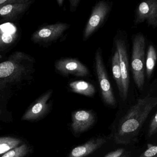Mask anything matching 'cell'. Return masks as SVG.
<instances>
[{
	"mask_svg": "<svg viewBox=\"0 0 157 157\" xmlns=\"http://www.w3.org/2000/svg\"><path fill=\"white\" fill-rule=\"evenodd\" d=\"M157 106V96L148 94L139 98L122 117L114 134L117 144L127 145L138 141L147 121Z\"/></svg>",
	"mask_w": 157,
	"mask_h": 157,
	"instance_id": "cell-1",
	"label": "cell"
},
{
	"mask_svg": "<svg viewBox=\"0 0 157 157\" xmlns=\"http://www.w3.org/2000/svg\"><path fill=\"white\" fill-rule=\"evenodd\" d=\"M132 44L131 65L133 76L136 86L139 90H142L145 82L146 42L144 35H135L133 39Z\"/></svg>",
	"mask_w": 157,
	"mask_h": 157,
	"instance_id": "cell-2",
	"label": "cell"
},
{
	"mask_svg": "<svg viewBox=\"0 0 157 157\" xmlns=\"http://www.w3.org/2000/svg\"><path fill=\"white\" fill-rule=\"evenodd\" d=\"M95 61L96 73L102 99L107 105L114 107L116 105V99L105 69L100 48L97 50L95 53Z\"/></svg>",
	"mask_w": 157,
	"mask_h": 157,
	"instance_id": "cell-3",
	"label": "cell"
},
{
	"mask_svg": "<svg viewBox=\"0 0 157 157\" xmlns=\"http://www.w3.org/2000/svg\"><path fill=\"white\" fill-rule=\"evenodd\" d=\"M110 4L108 1H100L96 4L83 32V39L86 41L100 27L110 11Z\"/></svg>",
	"mask_w": 157,
	"mask_h": 157,
	"instance_id": "cell-4",
	"label": "cell"
},
{
	"mask_svg": "<svg viewBox=\"0 0 157 157\" xmlns=\"http://www.w3.org/2000/svg\"><path fill=\"white\" fill-rule=\"evenodd\" d=\"M70 26V24L59 23L41 27L34 33L32 39L36 42L52 43L60 38Z\"/></svg>",
	"mask_w": 157,
	"mask_h": 157,
	"instance_id": "cell-5",
	"label": "cell"
},
{
	"mask_svg": "<svg viewBox=\"0 0 157 157\" xmlns=\"http://www.w3.org/2000/svg\"><path fill=\"white\" fill-rule=\"evenodd\" d=\"M55 68L57 72L64 76L71 75L85 77L90 75L87 67L74 58H65L58 60L55 62Z\"/></svg>",
	"mask_w": 157,
	"mask_h": 157,
	"instance_id": "cell-6",
	"label": "cell"
},
{
	"mask_svg": "<svg viewBox=\"0 0 157 157\" xmlns=\"http://www.w3.org/2000/svg\"><path fill=\"white\" fill-rule=\"evenodd\" d=\"M147 22L149 26L157 27V0H147L140 3L136 11V25Z\"/></svg>",
	"mask_w": 157,
	"mask_h": 157,
	"instance_id": "cell-7",
	"label": "cell"
},
{
	"mask_svg": "<svg viewBox=\"0 0 157 157\" xmlns=\"http://www.w3.org/2000/svg\"><path fill=\"white\" fill-rule=\"evenodd\" d=\"M115 42L116 50L119 53L122 80L123 95L122 99L124 101L128 96L130 83L128 55L124 41L121 39H117L115 40Z\"/></svg>",
	"mask_w": 157,
	"mask_h": 157,
	"instance_id": "cell-8",
	"label": "cell"
},
{
	"mask_svg": "<svg viewBox=\"0 0 157 157\" xmlns=\"http://www.w3.org/2000/svg\"><path fill=\"white\" fill-rule=\"evenodd\" d=\"M53 93L51 89L43 94L23 115L22 120L35 121L46 115L49 111L48 101Z\"/></svg>",
	"mask_w": 157,
	"mask_h": 157,
	"instance_id": "cell-9",
	"label": "cell"
},
{
	"mask_svg": "<svg viewBox=\"0 0 157 157\" xmlns=\"http://www.w3.org/2000/svg\"><path fill=\"white\" fill-rule=\"evenodd\" d=\"M95 121V116L91 112L77 111L73 113L71 127L75 133H81L88 130Z\"/></svg>",
	"mask_w": 157,
	"mask_h": 157,
	"instance_id": "cell-10",
	"label": "cell"
},
{
	"mask_svg": "<svg viewBox=\"0 0 157 157\" xmlns=\"http://www.w3.org/2000/svg\"><path fill=\"white\" fill-rule=\"evenodd\" d=\"M107 142L103 137L92 139L74 148L68 157H85L94 152Z\"/></svg>",
	"mask_w": 157,
	"mask_h": 157,
	"instance_id": "cell-11",
	"label": "cell"
},
{
	"mask_svg": "<svg viewBox=\"0 0 157 157\" xmlns=\"http://www.w3.org/2000/svg\"><path fill=\"white\" fill-rule=\"evenodd\" d=\"M31 3L29 0H19L13 3L8 4L0 7V16L10 18L25 11Z\"/></svg>",
	"mask_w": 157,
	"mask_h": 157,
	"instance_id": "cell-12",
	"label": "cell"
},
{
	"mask_svg": "<svg viewBox=\"0 0 157 157\" xmlns=\"http://www.w3.org/2000/svg\"><path fill=\"white\" fill-rule=\"evenodd\" d=\"M72 92L88 97H93L96 92L95 87L92 84L83 80L71 82L69 85Z\"/></svg>",
	"mask_w": 157,
	"mask_h": 157,
	"instance_id": "cell-13",
	"label": "cell"
},
{
	"mask_svg": "<svg viewBox=\"0 0 157 157\" xmlns=\"http://www.w3.org/2000/svg\"><path fill=\"white\" fill-rule=\"evenodd\" d=\"M112 72L113 77L119 89L120 96L122 98L123 95L122 80L120 67L119 53L117 50H115L112 58Z\"/></svg>",
	"mask_w": 157,
	"mask_h": 157,
	"instance_id": "cell-14",
	"label": "cell"
},
{
	"mask_svg": "<svg viewBox=\"0 0 157 157\" xmlns=\"http://www.w3.org/2000/svg\"><path fill=\"white\" fill-rule=\"evenodd\" d=\"M157 60V53L155 47L153 45H149L147 49L146 61V71L147 76L148 78L151 77Z\"/></svg>",
	"mask_w": 157,
	"mask_h": 157,
	"instance_id": "cell-15",
	"label": "cell"
},
{
	"mask_svg": "<svg viewBox=\"0 0 157 157\" xmlns=\"http://www.w3.org/2000/svg\"><path fill=\"white\" fill-rule=\"evenodd\" d=\"M21 143L20 140L14 137H0V155L16 148Z\"/></svg>",
	"mask_w": 157,
	"mask_h": 157,
	"instance_id": "cell-16",
	"label": "cell"
},
{
	"mask_svg": "<svg viewBox=\"0 0 157 157\" xmlns=\"http://www.w3.org/2000/svg\"><path fill=\"white\" fill-rule=\"evenodd\" d=\"M157 135V110L150 119L146 131L145 138L149 140Z\"/></svg>",
	"mask_w": 157,
	"mask_h": 157,
	"instance_id": "cell-17",
	"label": "cell"
},
{
	"mask_svg": "<svg viewBox=\"0 0 157 157\" xmlns=\"http://www.w3.org/2000/svg\"><path fill=\"white\" fill-rule=\"evenodd\" d=\"M29 151L28 146L23 144L8 151L1 157H24L28 154Z\"/></svg>",
	"mask_w": 157,
	"mask_h": 157,
	"instance_id": "cell-18",
	"label": "cell"
},
{
	"mask_svg": "<svg viewBox=\"0 0 157 157\" xmlns=\"http://www.w3.org/2000/svg\"><path fill=\"white\" fill-rule=\"evenodd\" d=\"M15 65L10 61H6L0 63V78L7 77L14 72Z\"/></svg>",
	"mask_w": 157,
	"mask_h": 157,
	"instance_id": "cell-19",
	"label": "cell"
},
{
	"mask_svg": "<svg viewBox=\"0 0 157 157\" xmlns=\"http://www.w3.org/2000/svg\"><path fill=\"white\" fill-rule=\"evenodd\" d=\"M138 157H157V145L148 144L147 148Z\"/></svg>",
	"mask_w": 157,
	"mask_h": 157,
	"instance_id": "cell-20",
	"label": "cell"
},
{
	"mask_svg": "<svg viewBox=\"0 0 157 157\" xmlns=\"http://www.w3.org/2000/svg\"><path fill=\"white\" fill-rule=\"evenodd\" d=\"M0 30L3 33L13 36L16 32L17 29L13 24L6 23L0 25Z\"/></svg>",
	"mask_w": 157,
	"mask_h": 157,
	"instance_id": "cell-21",
	"label": "cell"
},
{
	"mask_svg": "<svg viewBox=\"0 0 157 157\" xmlns=\"http://www.w3.org/2000/svg\"><path fill=\"white\" fill-rule=\"evenodd\" d=\"M13 35L3 33L0 30V46L10 44L13 42Z\"/></svg>",
	"mask_w": 157,
	"mask_h": 157,
	"instance_id": "cell-22",
	"label": "cell"
},
{
	"mask_svg": "<svg viewBox=\"0 0 157 157\" xmlns=\"http://www.w3.org/2000/svg\"><path fill=\"white\" fill-rule=\"evenodd\" d=\"M125 154L124 148H119L115 151L108 153L104 157H121Z\"/></svg>",
	"mask_w": 157,
	"mask_h": 157,
	"instance_id": "cell-23",
	"label": "cell"
},
{
	"mask_svg": "<svg viewBox=\"0 0 157 157\" xmlns=\"http://www.w3.org/2000/svg\"><path fill=\"white\" fill-rule=\"evenodd\" d=\"M80 2V0H70L69 1L70 11L71 12H74L75 11Z\"/></svg>",
	"mask_w": 157,
	"mask_h": 157,
	"instance_id": "cell-24",
	"label": "cell"
},
{
	"mask_svg": "<svg viewBox=\"0 0 157 157\" xmlns=\"http://www.w3.org/2000/svg\"><path fill=\"white\" fill-rule=\"evenodd\" d=\"M19 0H0V7L8 4L17 2Z\"/></svg>",
	"mask_w": 157,
	"mask_h": 157,
	"instance_id": "cell-25",
	"label": "cell"
},
{
	"mask_svg": "<svg viewBox=\"0 0 157 157\" xmlns=\"http://www.w3.org/2000/svg\"><path fill=\"white\" fill-rule=\"evenodd\" d=\"M64 1L63 0H57V2L58 4L59 5V6H62L63 5V3H64Z\"/></svg>",
	"mask_w": 157,
	"mask_h": 157,
	"instance_id": "cell-26",
	"label": "cell"
},
{
	"mask_svg": "<svg viewBox=\"0 0 157 157\" xmlns=\"http://www.w3.org/2000/svg\"><path fill=\"white\" fill-rule=\"evenodd\" d=\"M121 157H131V155L129 153H125V154L122 156Z\"/></svg>",
	"mask_w": 157,
	"mask_h": 157,
	"instance_id": "cell-27",
	"label": "cell"
},
{
	"mask_svg": "<svg viewBox=\"0 0 157 157\" xmlns=\"http://www.w3.org/2000/svg\"><path fill=\"white\" fill-rule=\"evenodd\" d=\"M1 58H2V56H1V55H0V59H1Z\"/></svg>",
	"mask_w": 157,
	"mask_h": 157,
	"instance_id": "cell-28",
	"label": "cell"
},
{
	"mask_svg": "<svg viewBox=\"0 0 157 157\" xmlns=\"http://www.w3.org/2000/svg\"><path fill=\"white\" fill-rule=\"evenodd\" d=\"M0 112H1V111H0Z\"/></svg>",
	"mask_w": 157,
	"mask_h": 157,
	"instance_id": "cell-29",
	"label": "cell"
}]
</instances>
